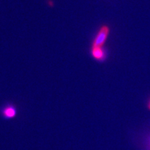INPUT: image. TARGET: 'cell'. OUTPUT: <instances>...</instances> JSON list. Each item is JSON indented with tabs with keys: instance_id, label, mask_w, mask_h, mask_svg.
<instances>
[{
	"instance_id": "obj_2",
	"label": "cell",
	"mask_w": 150,
	"mask_h": 150,
	"mask_svg": "<svg viewBox=\"0 0 150 150\" xmlns=\"http://www.w3.org/2000/svg\"><path fill=\"white\" fill-rule=\"evenodd\" d=\"M91 54L95 61L103 62L106 59V51L104 47H91Z\"/></svg>"
},
{
	"instance_id": "obj_4",
	"label": "cell",
	"mask_w": 150,
	"mask_h": 150,
	"mask_svg": "<svg viewBox=\"0 0 150 150\" xmlns=\"http://www.w3.org/2000/svg\"><path fill=\"white\" fill-rule=\"evenodd\" d=\"M148 108L150 110V99H149V102L148 103Z\"/></svg>"
},
{
	"instance_id": "obj_1",
	"label": "cell",
	"mask_w": 150,
	"mask_h": 150,
	"mask_svg": "<svg viewBox=\"0 0 150 150\" xmlns=\"http://www.w3.org/2000/svg\"><path fill=\"white\" fill-rule=\"evenodd\" d=\"M110 32V27L107 24H103L102 27L99 28L94 38L91 47H104Z\"/></svg>"
},
{
	"instance_id": "obj_3",
	"label": "cell",
	"mask_w": 150,
	"mask_h": 150,
	"mask_svg": "<svg viewBox=\"0 0 150 150\" xmlns=\"http://www.w3.org/2000/svg\"><path fill=\"white\" fill-rule=\"evenodd\" d=\"M4 114L6 117H13L16 114V109L12 106H9L5 108L4 110Z\"/></svg>"
}]
</instances>
